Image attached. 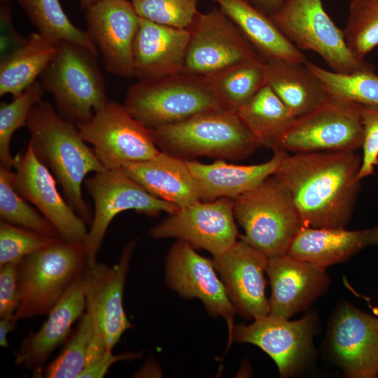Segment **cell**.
Here are the masks:
<instances>
[{
    "label": "cell",
    "mask_w": 378,
    "mask_h": 378,
    "mask_svg": "<svg viewBox=\"0 0 378 378\" xmlns=\"http://www.w3.org/2000/svg\"><path fill=\"white\" fill-rule=\"evenodd\" d=\"M361 163L356 151L288 153L273 176L289 193L304 227L343 228L360 190Z\"/></svg>",
    "instance_id": "6da1fadb"
},
{
    "label": "cell",
    "mask_w": 378,
    "mask_h": 378,
    "mask_svg": "<svg viewBox=\"0 0 378 378\" xmlns=\"http://www.w3.org/2000/svg\"><path fill=\"white\" fill-rule=\"evenodd\" d=\"M25 127L36 158L53 174L71 207L85 223H90L92 214L83 199L82 184L88 174L105 169L81 137L77 125L41 100L31 108Z\"/></svg>",
    "instance_id": "7a4b0ae2"
},
{
    "label": "cell",
    "mask_w": 378,
    "mask_h": 378,
    "mask_svg": "<svg viewBox=\"0 0 378 378\" xmlns=\"http://www.w3.org/2000/svg\"><path fill=\"white\" fill-rule=\"evenodd\" d=\"M150 129L160 151L183 160L197 157L239 160L260 146L237 113L221 107Z\"/></svg>",
    "instance_id": "3957f363"
},
{
    "label": "cell",
    "mask_w": 378,
    "mask_h": 378,
    "mask_svg": "<svg viewBox=\"0 0 378 378\" xmlns=\"http://www.w3.org/2000/svg\"><path fill=\"white\" fill-rule=\"evenodd\" d=\"M56 47L40 82L52 96L62 118L76 125L86 123L110 102L97 62L99 55L66 41L56 43Z\"/></svg>",
    "instance_id": "277c9868"
},
{
    "label": "cell",
    "mask_w": 378,
    "mask_h": 378,
    "mask_svg": "<svg viewBox=\"0 0 378 378\" xmlns=\"http://www.w3.org/2000/svg\"><path fill=\"white\" fill-rule=\"evenodd\" d=\"M87 264L82 243L55 238L24 257L18 267V300L15 320L48 315Z\"/></svg>",
    "instance_id": "5b68a950"
},
{
    "label": "cell",
    "mask_w": 378,
    "mask_h": 378,
    "mask_svg": "<svg viewBox=\"0 0 378 378\" xmlns=\"http://www.w3.org/2000/svg\"><path fill=\"white\" fill-rule=\"evenodd\" d=\"M241 238L268 258L287 254L303 226L286 189L273 176L233 200Z\"/></svg>",
    "instance_id": "8992f818"
},
{
    "label": "cell",
    "mask_w": 378,
    "mask_h": 378,
    "mask_svg": "<svg viewBox=\"0 0 378 378\" xmlns=\"http://www.w3.org/2000/svg\"><path fill=\"white\" fill-rule=\"evenodd\" d=\"M123 104L148 128L177 122L221 107L207 78L185 73L139 80L127 90Z\"/></svg>",
    "instance_id": "52a82bcc"
},
{
    "label": "cell",
    "mask_w": 378,
    "mask_h": 378,
    "mask_svg": "<svg viewBox=\"0 0 378 378\" xmlns=\"http://www.w3.org/2000/svg\"><path fill=\"white\" fill-rule=\"evenodd\" d=\"M270 17L299 50L316 52L331 71L346 74L375 71L372 64L351 53L343 30L329 17L321 0H285Z\"/></svg>",
    "instance_id": "ba28073f"
},
{
    "label": "cell",
    "mask_w": 378,
    "mask_h": 378,
    "mask_svg": "<svg viewBox=\"0 0 378 378\" xmlns=\"http://www.w3.org/2000/svg\"><path fill=\"white\" fill-rule=\"evenodd\" d=\"M363 106L331 95L314 110L295 118L276 150L288 153L356 151L363 143Z\"/></svg>",
    "instance_id": "9c48e42d"
},
{
    "label": "cell",
    "mask_w": 378,
    "mask_h": 378,
    "mask_svg": "<svg viewBox=\"0 0 378 378\" xmlns=\"http://www.w3.org/2000/svg\"><path fill=\"white\" fill-rule=\"evenodd\" d=\"M318 326L314 311L295 321L268 314L249 325H234L232 340L261 349L274 361L280 377L288 378L302 374L314 364V338Z\"/></svg>",
    "instance_id": "30bf717a"
},
{
    "label": "cell",
    "mask_w": 378,
    "mask_h": 378,
    "mask_svg": "<svg viewBox=\"0 0 378 378\" xmlns=\"http://www.w3.org/2000/svg\"><path fill=\"white\" fill-rule=\"evenodd\" d=\"M94 203V214L83 246L87 264L97 261L106 230L112 220L120 213L134 209L149 216L162 211L169 214L179 208L147 192L121 169H104L84 181Z\"/></svg>",
    "instance_id": "8fae6325"
},
{
    "label": "cell",
    "mask_w": 378,
    "mask_h": 378,
    "mask_svg": "<svg viewBox=\"0 0 378 378\" xmlns=\"http://www.w3.org/2000/svg\"><path fill=\"white\" fill-rule=\"evenodd\" d=\"M77 127L105 169L150 160L160 151L150 129L134 118L124 104L109 102L90 121Z\"/></svg>",
    "instance_id": "7c38bea8"
},
{
    "label": "cell",
    "mask_w": 378,
    "mask_h": 378,
    "mask_svg": "<svg viewBox=\"0 0 378 378\" xmlns=\"http://www.w3.org/2000/svg\"><path fill=\"white\" fill-rule=\"evenodd\" d=\"M188 29L190 38L181 73L209 78L239 63L262 58L220 10L198 13Z\"/></svg>",
    "instance_id": "4fadbf2b"
},
{
    "label": "cell",
    "mask_w": 378,
    "mask_h": 378,
    "mask_svg": "<svg viewBox=\"0 0 378 378\" xmlns=\"http://www.w3.org/2000/svg\"><path fill=\"white\" fill-rule=\"evenodd\" d=\"M323 347L346 377H377L378 318L347 301L340 302L330 318Z\"/></svg>",
    "instance_id": "5bb4252c"
},
{
    "label": "cell",
    "mask_w": 378,
    "mask_h": 378,
    "mask_svg": "<svg viewBox=\"0 0 378 378\" xmlns=\"http://www.w3.org/2000/svg\"><path fill=\"white\" fill-rule=\"evenodd\" d=\"M136 240L124 248L119 261L110 266L97 260L86 265L83 274L85 312L95 333L113 351L125 331L133 328L123 307V293Z\"/></svg>",
    "instance_id": "9a60e30c"
},
{
    "label": "cell",
    "mask_w": 378,
    "mask_h": 378,
    "mask_svg": "<svg viewBox=\"0 0 378 378\" xmlns=\"http://www.w3.org/2000/svg\"><path fill=\"white\" fill-rule=\"evenodd\" d=\"M150 234L155 239L183 240L213 255L221 253L237 241L233 200L221 197L208 202L200 200L179 208L153 227Z\"/></svg>",
    "instance_id": "2e32d148"
},
{
    "label": "cell",
    "mask_w": 378,
    "mask_h": 378,
    "mask_svg": "<svg viewBox=\"0 0 378 378\" xmlns=\"http://www.w3.org/2000/svg\"><path fill=\"white\" fill-rule=\"evenodd\" d=\"M165 278L167 286L181 296L200 300L211 315L226 321L230 345L237 312L212 259L203 257L192 245L178 239L166 256Z\"/></svg>",
    "instance_id": "e0dca14e"
},
{
    "label": "cell",
    "mask_w": 378,
    "mask_h": 378,
    "mask_svg": "<svg viewBox=\"0 0 378 378\" xmlns=\"http://www.w3.org/2000/svg\"><path fill=\"white\" fill-rule=\"evenodd\" d=\"M12 183L15 190L54 226L66 241L83 244L88 230L85 222L74 211L57 188V181L34 154L29 143L15 156Z\"/></svg>",
    "instance_id": "ac0fdd59"
},
{
    "label": "cell",
    "mask_w": 378,
    "mask_h": 378,
    "mask_svg": "<svg viewBox=\"0 0 378 378\" xmlns=\"http://www.w3.org/2000/svg\"><path fill=\"white\" fill-rule=\"evenodd\" d=\"M89 37L106 70L122 78L134 76L133 43L140 17L127 0H103L85 8Z\"/></svg>",
    "instance_id": "d6986e66"
},
{
    "label": "cell",
    "mask_w": 378,
    "mask_h": 378,
    "mask_svg": "<svg viewBox=\"0 0 378 378\" xmlns=\"http://www.w3.org/2000/svg\"><path fill=\"white\" fill-rule=\"evenodd\" d=\"M268 258L243 239L224 252L213 255L215 269L237 314L258 319L270 313L265 295Z\"/></svg>",
    "instance_id": "ffe728a7"
},
{
    "label": "cell",
    "mask_w": 378,
    "mask_h": 378,
    "mask_svg": "<svg viewBox=\"0 0 378 378\" xmlns=\"http://www.w3.org/2000/svg\"><path fill=\"white\" fill-rule=\"evenodd\" d=\"M270 313L290 319L307 309L330 286L326 269L288 254L268 258Z\"/></svg>",
    "instance_id": "44dd1931"
},
{
    "label": "cell",
    "mask_w": 378,
    "mask_h": 378,
    "mask_svg": "<svg viewBox=\"0 0 378 378\" xmlns=\"http://www.w3.org/2000/svg\"><path fill=\"white\" fill-rule=\"evenodd\" d=\"M83 273L48 314V318L36 332L24 338L15 354V364L41 377L52 352L65 343L72 326L85 309Z\"/></svg>",
    "instance_id": "7402d4cb"
},
{
    "label": "cell",
    "mask_w": 378,
    "mask_h": 378,
    "mask_svg": "<svg viewBox=\"0 0 378 378\" xmlns=\"http://www.w3.org/2000/svg\"><path fill=\"white\" fill-rule=\"evenodd\" d=\"M190 32L140 18L133 43L134 76L151 80L181 73Z\"/></svg>",
    "instance_id": "603a6c76"
},
{
    "label": "cell",
    "mask_w": 378,
    "mask_h": 378,
    "mask_svg": "<svg viewBox=\"0 0 378 378\" xmlns=\"http://www.w3.org/2000/svg\"><path fill=\"white\" fill-rule=\"evenodd\" d=\"M273 151L271 159L257 164H229L223 160L211 164H203L194 160H186V162L197 181L201 200L208 202L221 197L234 200L273 176L288 154L281 150Z\"/></svg>",
    "instance_id": "cb8c5ba5"
},
{
    "label": "cell",
    "mask_w": 378,
    "mask_h": 378,
    "mask_svg": "<svg viewBox=\"0 0 378 378\" xmlns=\"http://www.w3.org/2000/svg\"><path fill=\"white\" fill-rule=\"evenodd\" d=\"M370 246H378V225L356 230L302 226L287 254L326 269Z\"/></svg>",
    "instance_id": "d4e9b609"
},
{
    "label": "cell",
    "mask_w": 378,
    "mask_h": 378,
    "mask_svg": "<svg viewBox=\"0 0 378 378\" xmlns=\"http://www.w3.org/2000/svg\"><path fill=\"white\" fill-rule=\"evenodd\" d=\"M121 169L152 195L182 208L200 201L197 181L186 160L162 151Z\"/></svg>",
    "instance_id": "484cf974"
},
{
    "label": "cell",
    "mask_w": 378,
    "mask_h": 378,
    "mask_svg": "<svg viewBox=\"0 0 378 378\" xmlns=\"http://www.w3.org/2000/svg\"><path fill=\"white\" fill-rule=\"evenodd\" d=\"M265 60L307 62L306 56L280 31L271 17L247 0H212Z\"/></svg>",
    "instance_id": "4316f807"
},
{
    "label": "cell",
    "mask_w": 378,
    "mask_h": 378,
    "mask_svg": "<svg viewBox=\"0 0 378 378\" xmlns=\"http://www.w3.org/2000/svg\"><path fill=\"white\" fill-rule=\"evenodd\" d=\"M307 62L286 60L265 62L266 84L295 118L311 112L331 97Z\"/></svg>",
    "instance_id": "83f0119b"
},
{
    "label": "cell",
    "mask_w": 378,
    "mask_h": 378,
    "mask_svg": "<svg viewBox=\"0 0 378 378\" xmlns=\"http://www.w3.org/2000/svg\"><path fill=\"white\" fill-rule=\"evenodd\" d=\"M56 50V43L38 31L24 38L1 62V97H16L35 83Z\"/></svg>",
    "instance_id": "f1b7e54d"
},
{
    "label": "cell",
    "mask_w": 378,
    "mask_h": 378,
    "mask_svg": "<svg viewBox=\"0 0 378 378\" xmlns=\"http://www.w3.org/2000/svg\"><path fill=\"white\" fill-rule=\"evenodd\" d=\"M237 113L260 146L273 150L277 149L281 137L295 118L266 83Z\"/></svg>",
    "instance_id": "f546056e"
},
{
    "label": "cell",
    "mask_w": 378,
    "mask_h": 378,
    "mask_svg": "<svg viewBox=\"0 0 378 378\" xmlns=\"http://www.w3.org/2000/svg\"><path fill=\"white\" fill-rule=\"evenodd\" d=\"M265 62L246 61L207 78L222 108L237 112L266 83Z\"/></svg>",
    "instance_id": "4dcf8cb0"
},
{
    "label": "cell",
    "mask_w": 378,
    "mask_h": 378,
    "mask_svg": "<svg viewBox=\"0 0 378 378\" xmlns=\"http://www.w3.org/2000/svg\"><path fill=\"white\" fill-rule=\"evenodd\" d=\"M38 32L57 43L80 44L99 55L86 31L74 25L59 0H16Z\"/></svg>",
    "instance_id": "1f68e13d"
},
{
    "label": "cell",
    "mask_w": 378,
    "mask_h": 378,
    "mask_svg": "<svg viewBox=\"0 0 378 378\" xmlns=\"http://www.w3.org/2000/svg\"><path fill=\"white\" fill-rule=\"evenodd\" d=\"M329 94L364 106H378V75L375 71L341 74L307 62Z\"/></svg>",
    "instance_id": "d6a6232c"
},
{
    "label": "cell",
    "mask_w": 378,
    "mask_h": 378,
    "mask_svg": "<svg viewBox=\"0 0 378 378\" xmlns=\"http://www.w3.org/2000/svg\"><path fill=\"white\" fill-rule=\"evenodd\" d=\"M13 174L10 169L0 165L1 220L50 237L61 238L54 226L15 190Z\"/></svg>",
    "instance_id": "836d02e7"
},
{
    "label": "cell",
    "mask_w": 378,
    "mask_h": 378,
    "mask_svg": "<svg viewBox=\"0 0 378 378\" xmlns=\"http://www.w3.org/2000/svg\"><path fill=\"white\" fill-rule=\"evenodd\" d=\"M94 333L92 323L85 312L71 330L60 354L46 365L43 377L78 378L85 367L88 350Z\"/></svg>",
    "instance_id": "e575fe53"
},
{
    "label": "cell",
    "mask_w": 378,
    "mask_h": 378,
    "mask_svg": "<svg viewBox=\"0 0 378 378\" xmlns=\"http://www.w3.org/2000/svg\"><path fill=\"white\" fill-rule=\"evenodd\" d=\"M343 29L348 48L358 59L378 46V0H351Z\"/></svg>",
    "instance_id": "d590c367"
},
{
    "label": "cell",
    "mask_w": 378,
    "mask_h": 378,
    "mask_svg": "<svg viewBox=\"0 0 378 378\" xmlns=\"http://www.w3.org/2000/svg\"><path fill=\"white\" fill-rule=\"evenodd\" d=\"M45 90L40 81L36 80L9 103L0 105V162L1 166L11 169L15 157L10 153V141L19 128L26 126L29 114L33 106L42 100Z\"/></svg>",
    "instance_id": "8d00e7d4"
},
{
    "label": "cell",
    "mask_w": 378,
    "mask_h": 378,
    "mask_svg": "<svg viewBox=\"0 0 378 378\" xmlns=\"http://www.w3.org/2000/svg\"><path fill=\"white\" fill-rule=\"evenodd\" d=\"M200 0H132L140 18L180 29H188L199 13Z\"/></svg>",
    "instance_id": "74e56055"
},
{
    "label": "cell",
    "mask_w": 378,
    "mask_h": 378,
    "mask_svg": "<svg viewBox=\"0 0 378 378\" xmlns=\"http://www.w3.org/2000/svg\"><path fill=\"white\" fill-rule=\"evenodd\" d=\"M55 239L31 230L0 221V266L20 262Z\"/></svg>",
    "instance_id": "f35d334b"
},
{
    "label": "cell",
    "mask_w": 378,
    "mask_h": 378,
    "mask_svg": "<svg viewBox=\"0 0 378 378\" xmlns=\"http://www.w3.org/2000/svg\"><path fill=\"white\" fill-rule=\"evenodd\" d=\"M362 115L364 137L360 180L372 175L378 166V106H363Z\"/></svg>",
    "instance_id": "ab89813d"
},
{
    "label": "cell",
    "mask_w": 378,
    "mask_h": 378,
    "mask_svg": "<svg viewBox=\"0 0 378 378\" xmlns=\"http://www.w3.org/2000/svg\"><path fill=\"white\" fill-rule=\"evenodd\" d=\"M19 262H9L0 266V317L14 314L16 309Z\"/></svg>",
    "instance_id": "60d3db41"
},
{
    "label": "cell",
    "mask_w": 378,
    "mask_h": 378,
    "mask_svg": "<svg viewBox=\"0 0 378 378\" xmlns=\"http://www.w3.org/2000/svg\"><path fill=\"white\" fill-rule=\"evenodd\" d=\"M141 355V352H126L121 354H113L112 351H109L97 360L86 366L78 378L104 377L114 363L120 360L136 359Z\"/></svg>",
    "instance_id": "b9f144b4"
},
{
    "label": "cell",
    "mask_w": 378,
    "mask_h": 378,
    "mask_svg": "<svg viewBox=\"0 0 378 378\" xmlns=\"http://www.w3.org/2000/svg\"><path fill=\"white\" fill-rule=\"evenodd\" d=\"M17 321L13 317V314H8L0 317V345L6 348L8 346L7 337L8 334L15 330Z\"/></svg>",
    "instance_id": "7bdbcfd3"
},
{
    "label": "cell",
    "mask_w": 378,
    "mask_h": 378,
    "mask_svg": "<svg viewBox=\"0 0 378 378\" xmlns=\"http://www.w3.org/2000/svg\"><path fill=\"white\" fill-rule=\"evenodd\" d=\"M253 6L268 15L274 14L283 4L285 0H247Z\"/></svg>",
    "instance_id": "ee69618b"
},
{
    "label": "cell",
    "mask_w": 378,
    "mask_h": 378,
    "mask_svg": "<svg viewBox=\"0 0 378 378\" xmlns=\"http://www.w3.org/2000/svg\"><path fill=\"white\" fill-rule=\"evenodd\" d=\"M103 0H78L80 6L85 9Z\"/></svg>",
    "instance_id": "f6af8a7d"
},
{
    "label": "cell",
    "mask_w": 378,
    "mask_h": 378,
    "mask_svg": "<svg viewBox=\"0 0 378 378\" xmlns=\"http://www.w3.org/2000/svg\"><path fill=\"white\" fill-rule=\"evenodd\" d=\"M11 0H0L1 5H10Z\"/></svg>",
    "instance_id": "bcb514c9"
}]
</instances>
